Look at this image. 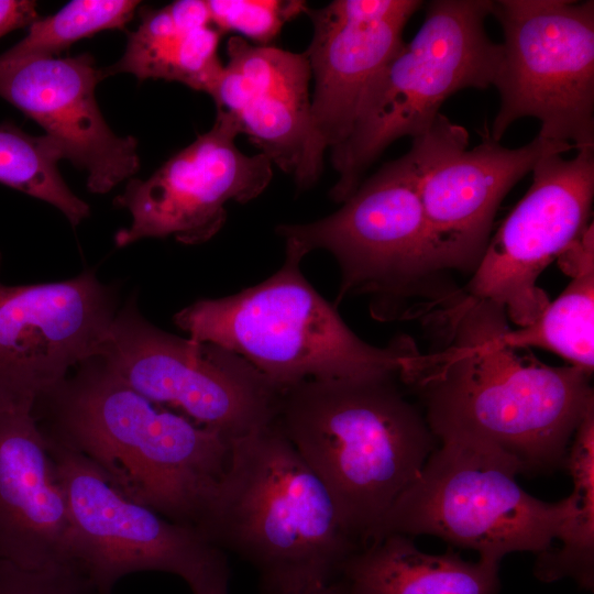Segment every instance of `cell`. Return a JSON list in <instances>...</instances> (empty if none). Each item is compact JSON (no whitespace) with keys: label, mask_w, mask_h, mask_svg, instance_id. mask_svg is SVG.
<instances>
[{"label":"cell","mask_w":594,"mask_h":594,"mask_svg":"<svg viewBox=\"0 0 594 594\" xmlns=\"http://www.w3.org/2000/svg\"><path fill=\"white\" fill-rule=\"evenodd\" d=\"M443 350L417 359L406 385L421 394L439 441L474 443L516 461L522 473L564 465L594 406L591 374L521 355L505 341L503 307L454 292L433 310Z\"/></svg>","instance_id":"cell-1"},{"label":"cell","mask_w":594,"mask_h":594,"mask_svg":"<svg viewBox=\"0 0 594 594\" xmlns=\"http://www.w3.org/2000/svg\"><path fill=\"white\" fill-rule=\"evenodd\" d=\"M33 415L51 442L87 458L128 498L194 528L229 463L230 439L154 404L96 356Z\"/></svg>","instance_id":"cell-2"},{"label":"cell","mask_w":594,"mask_h":594,"mask_svg":"<svg viewBox=\"0 0 594 594\" xmlns=\"http://www.w3.org/2000/svg\"><path fill=\"white\" fill-rule=\"evenodd\" d=\"M396 376L306 380L283 391L276 422L331 494L362 548L418 479L438 439Z\"/></svg>","instance_id":"cell-3"},{"label":"cell","mask_w":594,"mask_h":594,"mask_svg":"<svg viewBox=\"0 0 594 594\" xmlns=\"http://www.w3.org/2000/svg\"><path fill=\"white\" fill-rule=\"evenodd\" d=\"M196 529L251 562L262 582L337 579L361 548L276 420L232 440L227 470Z\"/></svg>","instance_id":"cell-4"},{"label":"cell","mask_w":594,"mask_h":594,"mask_svg":"<svg viewBox=\"0 0 594 594\" xmlns=\"http://www.w3.org/2000/svg\"><path fill=\"white\" fill-rule=\"evenodd\" d=\"M285 241V261L262 283L199 299L174 316L189 339L210 342L250 362L280 389L306 380L400 375L419 350L400 337L385 348L359 338L300 270L305 251Z\"/></svg>","instance_id":"cell-5"},{"label":"cell","mask_w":594,"mask_h":594,"mask_svg":"<svg viewBox=\"0 0 594 594\" xmlns=\"http://www.w3.org/2000/svg\"><path fill=\"white\" fill-rule=\"evenodd\" d=\"M492 0H433L424 23L365 92L348 138L331 152L343 202L394 141L425 133L442 103L465 88L494 86L503 50L485 30Z\"/></svg>","instance_id":"cell-6"},{"label":"cell","mask_w":594,"mask_h":594,"mask_svg":"<svg viewBox=\"0 0 594 594\" xmlns=\"http://www.w3.org/2000/svg\"><path fill=\"white\" fill-rule=\"evenodd\" d=\"M440 442L374 540L388 534L435 536L497 565L506 554H539L560 540L573 513L571 495L556 503L536 498L517 483L522 472L516 461L470 442Z\"/></svg>","instance_id":"cell-7"},{"label":"cell","mask_w":594,"mask_h":594,"mask_svg":"<svg viewBox=\"0 0 594 594\" xmlns=\"http://www.w3.org/2000/svg\"><path fill=\"white\" fill-rule=\"evenodd\" d=\"M342 204L316 221L276 228L306 254L323 250L334 257L341 274L336 307L348 295H370L372 315L391 320L407 317L413 298L426 296L433 308L452 294L436 286L443 272L409 153L383 165Z\"/></svg>","instance_id":"cell-8"},{"label":"cell","mask_w":594,"mask_h":594,"mask_svg":"<svg viewBox=\"0 0 594 594\" xmlns=\"http://www.w3.org/2000/svg\"><path fill=\"white\" fill-rule=\"evenodd\" d=\"M491 14L504 42L490 138L530 117L541 138L594 147V1L496 0Z\"/></svg>","instance_id":"cell-9"},{"label":"cell","mask_w":594,"mask_h":594,"mask_svg":"<svg viewBox=\"0 0 594 594\" xmlns=\"http://www.w3.org/2000/svg\"><path fill=\"white\" fill-rule=\"evenodd\" d=\"M96 358L154 404L231 441L277 417L283 389L230 350L156 328L134 297L117 311Z\"/></svg>","instance_id":"cell-10"},{"label":"cell","mask_w":594,"mask_h":594,"mask_svg":"<svg viewBox=\"0 0 594 594\" xmlns=\"http://www.w3.org/2000/svg\"><path fill=\"white\" fill-rule=\"evenodd\" d=\"M469 133L439 113L409 150L439 268L474 272L499 204L537 162L573 150L537 135L508 148L492 138L468 150Z\"/></svg>","instance_id":"cell-11"},{"label":"cell","mask_w":594,"mask_h":594,"mask_svg":"<svg viewBox=\"0 0 594 594\" xmlns=\"http://www.w3.org/2000/svg\"><path fill=\"white\" fill-rule=\"evenodd\" d=\"M46 440L67 504L72 562L103 593L142 571L188 584L221 551L196 528L128 498L84 455Z\"/></svg>","instance_id":"cell-12"},{"label":"cell","mask_w":594,"mask_h":594,"mask_svg":"<svg viewBox=\"0 0 594 594\" xmlns=\"http://www.w3.org/2000/svg\"><path fill=\"white\" fill-rule=\"evenodd\" d=\"M542 156L532 183L494 235L464 294L503 307L519 327L537 320L550 302L537 282L588 227L594 198V147Z\"/></svg>","instance_id":"cell-13"},{"label":"cell","mask_w":594,"mask_h":594,"mask_svg":"<svg viewBox=\"0 0 594 594\" xmlns=\"http://www.w3.org/2000/svg\"><path fill=\"white\" fill-rule=\"evenodd\" d=\"M116 314L111 288L91 270L54 283L0 282V407L33 409L98 355Z\"/></svg>","instance_id":"cell-14"},{"label":"cell","mask_w":594,"mask_h":594,"mask_svg":"<svg viewBox=\"0 0 594 594\" xmlns=\"http://www.w3.org/2000/svg\"><path fill=\"white\" fill-rule=\"evenodd\" d=\"M239 134L233 120L217 111L209 131L148 178L129 179L114 205L125 208L132 221L116 233V245L166 237L183 244H199L215 237L226 222L227 204L253 200L273 176V164L264 154L246 155L239 150Z\"/></svg>","instance_id":"cell-15"},{"label":"cell","mask_w":594,"mask_h":594,"mask_svg":"<svg viewBox=\"0 0 594 594\" xmlns=\"http://www.w3.org/2000/svg\"><path fill=\"white\" fill-rule=\"evenodd\" d=\"M228 62L208 95L272 164L292 175L300 188L311 186L323 154L311 112V70L304 53L252 45L233 36Z\"/></svg>","instance_id":"cell-16"},{"label":"cell","mask_w":594,"mask_h":594,"mask_svg":"<svg viewBox=\"0 0 594 594\" xmlns=\"http://www.w3.org/2000/svg\"><path fill=\"white\" fill-rule=\"evenodd\" d=\"M102 79L89 54L73 57L0 55V97L40 124L63 158L87 174V187L106 194L140 168L138 140L107 124L95 90Z\"/></svg>","instance_id":"cell-17"},{"label":"cell","mask_w":594,"mask_h":594,"mask_svg":"<svg viewBox=\"0 0 594 594\" xmlns=\"http://www.w3.org/2000/svg\"><path fill=\"white\" fill-rule=\"evenodd\" d=\"M419 0H336L307 9L314 33L305 52L314 77L317 134L332 151L350 134L370 85L404 44Z\"/></svg>","instance_id":"cell-18"},{"label":"cell","mask_w":594,"mask_h":594,"mask_svg":"<svg viewBox=\"0 0 594 594\" xmlns=\"http://www.w3.org/2000/svg\"><path fill=\"white\" fill-rule=\"evenodd\" d=\"M0 560L31 570L73 563L66 499L31 408L0 407Z\"/></svg>","instance_id":"cell-19"},{"label":"cell","mask_w":594,"mask_h":594,"mask_svg":"<svg viewBox=\"0 0 594 594\" xmlns=\"http://www.w3.org/2000/svg\"><path fill=\"white\" fill-rule=\"evenodd\" d=\"M139 26L128 34L122 57L100 69L139 79H165L209 94L221 69V33L211 24L206 1L178 0L161 9H142Z\"/></svg>","instance_id":"cell-20"},{"label":"cell","mask_w":594,"mask_h":594,"mask_svg":"<svg viewBox=\"0 0 594 594\" xmlns=\"http://www.w3.org/2000/svg\"><path fill=\"white\" fill-rule=\"evenodd\" d=\"M497 564L429 554L408 536L385 535L351 554L339 579L350 594H497Z\"/></svg>","instance_id":"cell-21"},{"label":"cell","mask_w":594,"mask_h":594,"mask_svg":"<svg viewBox=\"0 0 594 594\" xmlns=\"http://www.w3.org/2000/svg\"><path fill=\"white\" fill-rule=\"evenodd\" d=\"M570 283L532 323L509 328L514 348L551 351L588 374L594 370V226L588 224L558 258Z\"/></svg>","instance_id":"cell-22"},{"label":"cell","mask_w":594,"mask_h":594,"mask_svg":"<svg viewBox=\"0 0 594 594\" xmlns=\"http://www.w3.org/2000/svg\"><path fill=\"white\" fill-rule=\"evenodd\" d=\"M564 465L573 482V513L561 547L537 554L536 576L543 582L574 579L586 590L594 583V406L582 418Z\"/></svg>","instance_id":"cell-23"},{"label":"cell","mask_w":594,"mask_h":594,"mask_svg":"<svg viewBox=\"0 0 594 594\" xmlns=\"http://www.w3.org/2000/svg\"><path fill=\"white\" fill-rule=\"evenodd\" d=\"M61 160L58 145L47 135H31L11 122L0 123V183L51 204L75 227L90 209L66 185L57 167Z\"/></svg>","instance_id":"cell-24"},{"label":"cell","mask_w":594,"mask_h":594,"mask_svg":"<svg viewBox=\"0 0 594 594\" xmlns=\"http://www.w3.org/2000/svg\"><path fill=\"white\" fill-rule=\"evenodd\" d=\"M139 1L75 0L33 22L28 34L4 53L12 57H55L73 43L98 32L124 29Z\"/></svg>","instance_id":"cell-25"},{"label":"cell","mask_w":594,"mask_h":594,"mask_svg":"<svg viewBox=\"0 0 594 594\" xmlns=\"http://www.w3.org/2000/svg\"><path fill=\"white\" fill-rule=\"evenodd\" d=\"M211 24L222 34L238 32L268 45L284 24L308 7L299 0H209L206 1Z\"/></svg>","instance_id":"cell-26"},{"label":"cell","mask_w":594,"mask_h":594,"mask_svg":"<svg viewBox=\"0 0 594 594\" xmlns=\"http://www.w3.org/2000/svg\"><path fill=\"white\" fill-rule=\"evenodd\" d=\"M0 594H106L75 564L23 569L0 560Z\"/></svg>","instance_id":"cell-27"},{"label":"cell","mask_w":594,"mask_h":594,"mask_svg":"<svg viewBox=\"0 0 594 594\" xmlns=\"http://www.w3.org/2000/svg\"><path fill=\"white\" fill-rule=\"evenodd\" d=\"M261 583L262 594H350L339 578Z\"/></svg>","instance_id":"cell-28"},{"label":"cell","mask_w":594,"mask_h":594,"mask_svg":"<svg viewBox=\"0 0 594 594\" xmlns=\"http://www.w3.org/2000/svg\"><path fill=\"white\" fill-rule=\"evenodd\" d=\"M229 575L227 558L221 551L188 585L193 594H228Z\"/></svg>","instance_id":"cell-29"},{"label":"cell","mask_w":594,"mask_h":594,"mask_svg":"<svg viewBox=\"0 0 594 594\" xmlns=\"http://www.w3.org/2000/svg\"><path fill=\"white\" fill-rule=\"evenodd\" d=\"M36 8V1L0 0V37L35 22L40 18Z\"/></svg>","instance_id":"cell-30"}]
</instances>
